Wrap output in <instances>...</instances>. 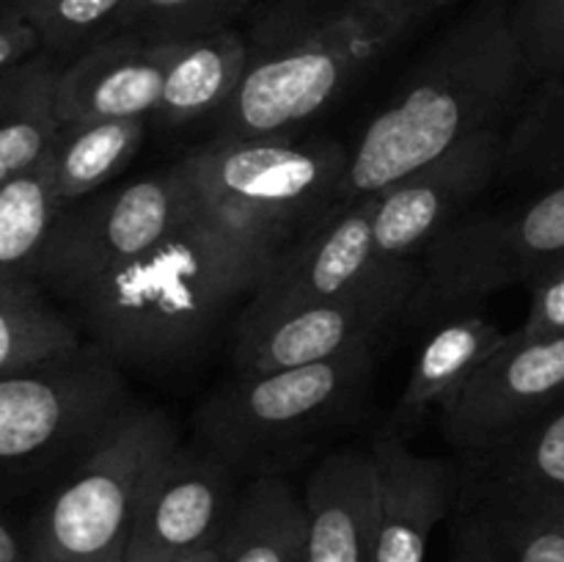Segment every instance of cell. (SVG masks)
Instances as JSON below:
<instances>
[{
    "instance_id": "cell-1",
    "label": "cell",
    "mask_w": 564,
    "mask_h": 562,
    "mask_svg": "<svg viewBox=\"0 0 564 562\" xmlns=\"http://www.w3.org/2000/svg\"><path fill=\"white\" fill-rule=\"evenodd\" d=\"M534 88L510 0H477L422 53L350 149L339 204H356L488 130L512 127Z\"/></svg>"
},
{
    "instance_id": "cell-21",
    "label": "cell",
    "mask_w": 564,
    "mask_h": 562,
    "mask_svg": "<svg viewBox=\"0 0 564 562\" xmlns=\"http://www.w3.org/2000/svg\"><path fill=\"white\" fill-rule=\"evenodd\" d=\"M248 64L251 50L240 25L176 39L152 125L185 127L204 116L215 119L237 94Z\"/></svg>"
},
{
    "instance_id": "cell-33",
    "label": "cell",
    "mask_w": 564,
    "mask_h": 562,
    "mask_svg": "<svg viewBox=\"0 0 564 562\" xmlns=\"http://www.w3.org/2000/svg\"><path fill=\"white\" fill-rule=\"evenodd\" d=\"M449 562H479V560L471 554V549H466V545L460 543V540H452Z\"/></svg>"
},
{
    "instance_id": "cell-23",
    "label": "cell",
    "mask_w": 564,
    "mask_h": 562,
    "mask_svg": "<svg viewBox=\"0 0 564 562\" xmlns=\"http://www.w3.org/2000/svg\"><path fill=\"white\" fill-rule=\"evenodd\" d=\"M220 562H306V505L286 477L248 479Z\"/></svg>"
},
{
    "instance_id": "cell-14",
    "label": "cell",
    "mask_w": 564,
    "mask_h": 562,
    "mask_svg": "<svg viewBox=\"0 0 564 562\" xmlns=\"http://www.w3.org/2000/svg\"><path fill=\"white\" fill-rule=\"evenodd\" d=\"M372 218L375 196L339 204L312 235L303 237L268 270L235 328L286 309L339 298L364 284L380 268L375 259Z\"/></svg>"
},
{
    "instance_id": "cell-35",
    "label": "cell",
    "mask_w": 564,
    "mask_h": 562,
    "mask_svg": "<svg viewBox=\"0 0 564 562\" xmlns=\"http://www.w3.org/2000/svg\"><path fill=\"white\" fill-rule=\"evenodd\" d=\"M17 66H20V64H17ZM17 66H14V69H9V72H3V75H0V102H3V97L9 94V88H11V83H14Z\"/></svg>"
},
{
    "instance_id": "cell-4",
    "label": "cell",
    "mask_w": 564,
    "mask_h": 562,
    "mask_svg": "<svg viewBox=\"0 0 564 562\" xmlns=\"http://www.w3.org/2000/svg\"><path fill=\"white\" fill-rule=\"evenodd\" d=\"M378 350L290 369H231L193 413V444L242 479L284 477L361 417Z\"/></svg>"
},
{
    "instance_id": "cell-2",
    "label": "cell",
    "mask_w": 564,
    "mask_h": 562,
    "mask_svg": "<svg viewBox=\"0 0 564 562\" xmlns=\"http://www.w3.org/2000/svg\"><path fill=\"white\" fill-rule=\"evenodd\" d=\"M268 264L193 209L143 257L108 270L66 303L86 342L124 372L171 375L196 361L242 314Z\"/></svg>"
},
{
    "instance_id": "cell-36",
    "label": "cell",
    "mask_w": 564,
    "mask_h": 562,
    "mask_svg": "<svg viewBox=\"0 0 564 562\" xmlns=\"http://www.w3.org/2000/svg\"><path fill=\"white\" fill-rule=\"evenodd\" d=\"M419 3H424L427 6V9H441V6H449V3H455V0H419Z\"/></svg>"
},
{
    "instance_id": "cell-5",
    "label": "cell",
    "mask_w": 564,
    "mask_h": 562,
    "mask_svg": "<svg viewBox=\"0 0 564 562\" xmlns=\"http://www.w3.org/2000/svg\"><path fill=\"white\" fill-rule=\"evenodd\" d=\"M180 165L209 220L273 268L339 207L350 149L325 136L207 141Z\"/></svg>"
},
{
    "instance_id": "cell-34",
    "label": "cell",
    "mask_w": 564,
    "mask_h": 562,
    "mask_svg": "<svg viewBox=\"0 0 564 562\" xmlns=\"http://www.w3.org/2000/svg\"><path fill=\"white\" fill-rule=\"evenodd\" d=\"M176 562H220V545L213 551H202V554L185 556V560H176Z\"/></svg>"
},
{
    "instance_id": "cell-28",
    "label": "cell",
    "mask_w": 564,
    "mask_h": 562,
    "mask_svg": "<svg viewBox=\"0 0 564 562\" xmlns=\"http://www.w3.org/2000/svg\"><path fill=\"white\" fill-rule=\"evenodd\" d=\"M132 3L135 0H14L17 11L36 31L42 53L58 66L121 33Z\"/></svg>"
},
{
    "instance_id": "cell-12",
    "label": "cell",
    "mask_w": 564,
    "mask_h": 562,
    "mask_svg": "<svg viewBox=\"0 0 564 562\" xmlns=\"http://www.w3.org/2000/svg\"><path fill=\"white\" fill-rule=\"evenodd\" d=\"M510 127L479 132L452 152L375 196L372 240L378 264L422 262L435 237L477 207L505 174Z\"/></svg>"
},
{
    "instance_id": "cell-17",
    "label": "cell",
    "mask_w": 564,
    "mask_h": 562,
    "mask_svg": "<svg viewBox=\"0 0 564 562\" xmlns=\"http://www.w3.org/2000/svg\"><path fill=\"white\" fill-rule=\"evenodd\" d=\"M306 562L375 560V468L369 450L328 452L303 488Z\"/></svg>"
},
{
    "instance_id": "cell-24",
    "label": "cell",
    "mask_w": 564,
    "mask_h": 562,
    "mask_svg": "<svg viewBox=\"0 0 564 562\" xmlns=\"http://www.w3.org/2000/svg\"><path fill=\"white\" fill-rule=\"evenodd\" d=\"M61 66L36 53L14 72L0 102V185L47 160L61 119L55 114V75Z\"/></svg>"
},
{
    "instance_id": "cell-9",
    "label": "cell",
    "mask_w": 564,
    "mask_h": 562,
    "mask_svg": "<svg viewBox=\"0 0 564 562\" xmlns=\"http://www.w3.org/2000/svg\"><path fill=\"white\" fill-rule=\"evenodd\" d=\"M191 209L193 187L180 163L113 182L64 207L33 281L66 306L108 270L165 240Z\"/></svg>"
},
{
    "instance_id": "cell-7",
    "label": "cell",
    "mask_w": 564,
    "mask_h": 562,
    "mask_svg": "<svg viewBox=\"0 0 564 562\" xmlns=\"http://www.w3.org/2000/svg\"><path fill=\"white\" fill-rule=\"evenodd\" d=\"M180 444L169 411L135 402L39 507L33 562H127L143 483Z\"/></svg>"
},
{
    "instance_id": "cell-29",
    "label": "cell",
    "mask_w": 564,
    "mask_h": 562,
    "mask_svg": "<svg viewBox=\"0 0 564 562\" xmlns=\"http://www.w3.org/2000/svg\"><path fill=\"white\" fill-rule=\"evenodd\" d=\"M510 14L534 83L564 77V0H510Z\"/></svg>"
},
{
    "instance_id": "cell-27",
    "label": "cell",
    "mask_w": 564,
    "mask_h": 562,
    "mask_svg": "<svg viewBox=\"0 0 564 562\" xmlns=\"http://www.w3.org/2000/svg\"><path fill=\"white\" fill-rule=\"evenodd\" d=\"M501 176L540 187L564 180V77L534 83L507 136Z\"/></svg>"
},
{
    "instance_id": "cell-6",
    "label": "cell",
    "mask_w": 564,
    "mask_h": 562,
    "mask_svg": "<svg viewBox=\"0 0 564 562\" xmlns=\"http://www.w3.org/2000/svg\"><path fill=\"white\" fill-rule=\"evenodd\" d=\"M127 372L86 342L0 378V479L69 474L135 406Z\"/></svg>"
},
{
    "instance_id": "cell-3",
    "label": "cell",
    "mask_w": 564,
    "mask_h": 562,
    "mask_svg": "<svg viewBox=\"0 0 564 562\" xmlns=\"http://www.w3.org/2000/svg\"><path fill=\"white\" fill-rule=\"evenodd\" d=\"M419 0H264L248 25L251 64L209 141L292 136L405 42Z\"/></svg>"
},
{
    "instance_id": "cell-10",
    "label": "cell",
    "mask_w": 564,
    "mask_h": 562,
    "mask_svg": "<svg viewBox=\"0 0 564 562\" xmlns=\"http://www.w3.org/2000/svg\"><path fill=\"white\" fill-rule=\"evenodd\" d=\"M419 284L422 262L380 264L345 295L237 325L231 342L235 369H290L378 350L386 334L411 317Z\"/></svg>"
},
{
    "instance_id": "cell-16",
    "label": "cell",
    "mask_w": 564,
    "mask_h": 562,
    "mask_svg": "<svg viewBox=\"0 0 564 562\" xmlns=\"http://www.w3.org/2000/svg\"><path fill=\"white\" fill-rule=\"evenodd\" d=\"M174 42L116 33L55 75V114L61 125L102 119H149L163 94Z\"/></svg>"
},
{
    "instance_id": "cell-31",
    "label": "cell",
    "mask_w": 564,
    "mask_h": 562,
    "mask_svg": "<svg viewBox=\"0 0 564 562\" xmlns=\"http://www.w3.org/2000/svg\"><path fill=\"white\" fill-rule=\"evenodd\" d=\"M36 53H42L36 31L17 11L14 0H0V75Z\"/></svg>"
},
{
    "instance_id": "cell-32",
    "label": "cell",
    "mask_w": 564,
    "mask_h": 562,
    "mask_svg": "<svg viewBox=\"0 0 564 562\" xmlns=\"http://www.w3.org/2000/svg\"><path fill=\"white\" fill-rule=\"evenodd\" d=\"M0 562H33L28 534L22 538L3 518H0Z\"/></svg>"
},
{
    "instance_id": "cell-19",
    "label": "cell",
    "mask_w": 564,
    "mask_h": 562,
    "mask_svg": "<svg viewBox=\"0 0 564 562\" xmlns=\"http://www.w3.org/2000/svg\"><path fill=\"white\" fill-rule=\"evenodd\" d=\"M449 521L479 562H564L562 501L457 488Z\"/></svg>"
},
{
    "instance_id": "cell-18",
    "label": "cell",
    "mask_w": 564,
    "mask_h": 562,
    "mask_svg": "<svg viewBox=\"0 0 564 562\" xmlns=\"http://www.w3.org/2000/svg\"><path fill=\"white\" fill-rule=\"evenodd\" d=\"M507 331L488 314L463 309L435 320L413 358L386 433L405 439L430 413H444L479 367L507 342Z\"/></svg>"
},
{
    "instance_id": "cell-30",
    "label": "cell",
    "mask_w": 564,
    "mask_h": 562,
    "mask_svg": "<svg viewBox=\"0 0 564 562\" xmlns=\"http://www.w3.org/2000/svg\"><path fill=\"white\" fill-rule=\"evenodd\" d=\"M527 290L532 301L527 320L516 334L564 336V257L551 262Z\"/></svg>"
},
{
    "instance_id": "cell-11",
    "label": "cell",
    "mask_w": 564,
    "mask_h": 562,
    "mask_svg": "<svg viewBox=\"0 0 564 562\" xmlns=\"http://www.w3.org/2000/svg\"><path fill=\"white\" fill-rule=\"evenodd\" d=\"M246 479L198 444H180L143 483L127 562H176L218 549Z\"/></svg>"
},
{
    "instance_id": "cell-26",
    "label": "cell",
    "mask_w": 564,
    "mask_h": 562,
    "mask_svg": "<svg viewBox=\"0 0 564 562\" xmlns=\"http://www.w3.org/2000/svg\"><path fill=\"white\" fill-rule=\"evenodd\" d=\"M61 213L47 160L0 185V281L36 275Z\"/></svg>"
},
{
    "instance_id": "cell-8",
    "label": "cell",
    "mask_w": 564,
    "mask_h": 562,
    "mask_svg": "<svg viewBox=\"0 0 564 562\" xmlns=\"http://www.w3.org/2000/svg\"><path fill=\"white\" fill-rule=\"evenodd\" d=\"M564 257V180L501 207H471L422 257V284L408 320L474 309L507 287H529Z\"/></svg>"
},
{
    "instance_id": "cell-20",
    "label": "cell",
    "mask_w": 564,
    "mask_h": 562,
    "mask_svg": "<svg viewBox=\"0 0 564 562\" xmlns=\"http://www.w3.org/2000/svg\"><path fill=\"white\" fill-rule=\"evenodd\" d=\"M460 488L564 505V397L471 455L455 457Z\"/></svg>"
},
{
    "instance_id": "cell-13",
    "label": "cell",
    "mask_w": 564,
    "mask_h": 562,
    "mask_svg": "<svg viewBox=\"0 0 564 562\" xmlns=\"http://www.w3.org/2000/svg\"><path fill=\"white\" fill-rule=\"evenodd\" d=\"M562 397L564 336H521L512 331L441 413L444 439L455 457L471 455Z\"/></svg>"
},
{
    "instance_id": "cell-15",
    "label": "cell",
    "mask_w": 564,
    "mask_h": 562,
    "mask_svg": "<svg viewBox=\"0 0 564 562\" xmlns=\"http://www.w3.org/2000/svg\"><path fill=\"white\" fill-rule=\"evenodd\" d=\"M369 455L378 505L372 562H424L430 534L455 507L457 463L413 452L389 433L369 444Z\"/></svg>"
},
{
    "instance_id": "cell-25",
    "label": "cell",
    "mask_w": 564,
    "mask_h": 562,
    "mask_svg": "<svg viewBox=\"0 0 564 562\" xmlns=\"http://www.w3.org/2000/svg\"><path fill=\"white\" fill-rule=\"evenodd\" d=\"M80 345V325L39 281H0V378Z\"/></svg>"
},
{
    "instance_id": "cell-22",
    "label": "cell",
    "mask_w": 564,
    "mask_h": 562,
    "mask_svg": "<svg viewBox=\"0 0 564 562\" xmlns=\"http://www.w3.org/2000/svg\"><path fill=\"white\" fill-rule=\"evenodd\" d=\"M149 119H102L61 125L47 154L53 187L64 207L113 185L141 152Z\"/></svg>"
}]
</instances>
